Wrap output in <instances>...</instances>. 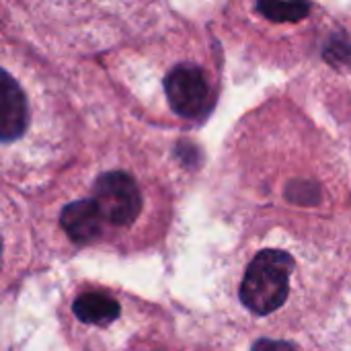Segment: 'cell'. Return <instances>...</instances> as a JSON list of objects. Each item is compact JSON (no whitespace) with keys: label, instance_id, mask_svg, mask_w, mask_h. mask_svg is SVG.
<instances>
[{"label":"cell","instance_id":"6da1fadb","mask_svg":"<svg viewBox=\"0 0 351 351\" xmlns=\"http://www.w3.org/2000/svg\"><path fill=\"white\" fill-rule=\"evenodd\" d=\"M179 187L165 152L128 125L88 138L82 154L31 199L35 241L49 257H121L167 245Z\"/></svg>","mask_w":351,"mask_h":351},{"label":"cell","instance_id":"7a4b0ae2","mask_svg":"<svg viewBox=\"0 0 351 351\" xmlns=\"http://www.w3.org/2000/svg\"><path fill=\"white\" fill-rule=\"evenodd\" d=\"M351 290V218L269 216L247 222L218 263V323L313 335Z\"/></svg>","mask_w":351,"mask_h":351},{"label":"cell","instance_id":"3957f363","mask_svg":"<svg viewBox=\"0 0 351 351\" xmlns=\"http://www.w3.org/2000/svg\"><path fill=\"white\" fill-rule=\"evenodd\" d=\"M220 212L239 226L269 216L351 218L343 148L288 93H271L226 136L218 169Z\"/></svg>","mask_w":351,"mask_h":351},{"label":"cell","instance_id":"277c9868","mask_svg":"<svg viewBox=\"0 0 351 351\" xmlns=\"http://www.w3.org/2000/svg\"><path fill=\"white\" fill-rule=\"evenodd\" d=\"M101 72L117 103L138 121L160 130H195L218 107L224 58L202 23L171 14L117 41Z\"/></svg>","mask_w":351,"mask_h":351},{"label":"cell","instance_id":"5b68a950","mask_svg":"<svg viewBox=\"0 0 351 351\" xmlns=\"http://www.w3.org/2000/svg\"><path fill=\"white\" fill-rule=\"evenodd\" d=\"M0 173L4 189L45 191L84 150V115L66 78L2 31Z\"/></svg>","mask_w":351,"mask_h":351},{"label":"cell","instance_id":"8992f818","mask_svg":"<svg viewBox=\"0 0 351 351\" xmlns=\"http://www.w3.org/2000/svg\"><path fill=\"white\" fill-rule=\"evenodd\" d=\"M56 317L72 351H165L175 331L160 304L97 280L70 284Z\"/></svg>","mask_w":351,"mask_h":351},{"label":"cell","instance_id":"52a82bcc","mask_svg":"<svg viewBox=\"0 0 351 351\" xmlns=\"http://www.w3.org/2000/svg\"><path fill=\"white\" fill-rule=\"evenodd\" d=\"M319 2H226L218 16L222 35L263 68H306L331 21Z\"/></svg>","mask_w":351,"mask_h":351},{"label":"cell","instance_id":"ba28073f","mask_svg":"<svg viewBox=\"0 0 351 351\" xmlns=\"http://www.w3.org/2000/svg\"><path fill=\"white\" fill-rule=\"evenodd\" d=\"M304 70L313 95L351 140V14L331 16Z\"/></svg>","mask_w":351,"mask_h":351},{"label":"cell","instance_id":"9c48e42d","mask_svg":"<svg viewBox=\"0 0 351 351\" xmlns=\"http://www.w3.org/2000/svg\"><path fill=\"white\" fill-rule=\"evenodd\" d=\"M185 351H325L313 335H276L218 323Z\"/></svg>","mask_w":351,"mask_h":351}]
</instances>
